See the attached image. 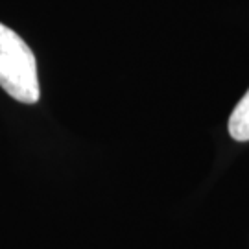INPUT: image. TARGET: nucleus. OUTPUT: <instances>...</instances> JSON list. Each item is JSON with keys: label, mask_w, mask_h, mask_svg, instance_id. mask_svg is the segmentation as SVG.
I'll list each match as a JSON object with an SVG mask.
<instances>
[{"label": "nucleus", "mask_w": 249, "mask_h": 249, "mask_svg": "<svg viewBox=\"0 0 249 249\" xmlns=\"http://www.w3.org/2000/svg\"><path fill=\"white\" fill-rule=\"evenodd\" d=\"M0 87L22 104H36L41 96L37 61L32 48L11 28L0 22Z\"/></svg>", "instance_id": "f257e3e1"}, {"label": "nucleus", "mask_w": 249, "mask_h": 249, "mask_svg": "<svg viewBox=\"0 0 249 249\" xmlns=\"http://www.w3.org/2000/svg\"><path fill=\"white\" fill-rule=\"evenodd\" d=\"M227 127H229V135L234 141H238V142L249 141V90L234 106Z\"/></svg>", "instance_id": "f03ea898"}]
</instances>
